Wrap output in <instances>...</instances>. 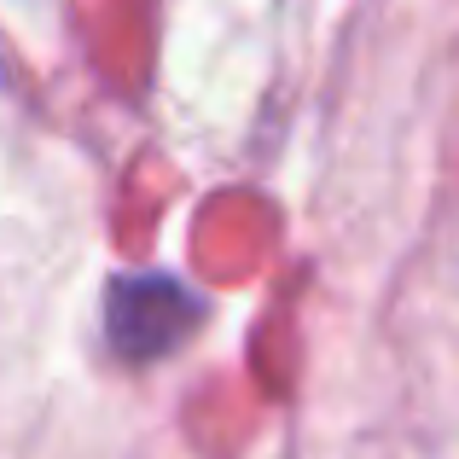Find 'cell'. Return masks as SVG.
Masks as SVG:
<instances>
[{
  "instance_id": "6da1fadb",
  "label": "cell",
  "mask_w": 459,
  "mask_h": 459,
  "mask_svg": "<svg viewBox=\"0 0 459 459\" xmlns=\"http://www.w3.org/2000/svg\"><path fill=\"white\" fill-rule=\"evenodd\" d=\"M192 320V297L180 291L163 273H134V280L111 285V303H105V325H111L117 355L128 360H152L186 332Z\"/></svg>"
}]
</instances>
